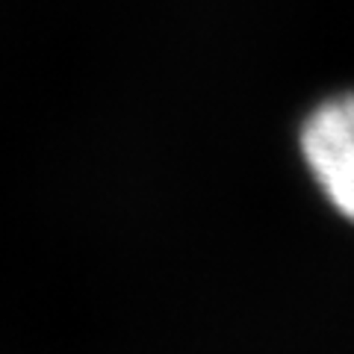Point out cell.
Returning <instances> with one entry per match:
<instances>
[{"label":"cell","mask_w":354,"mask_h":354,"mask_svg":"<svg viewBox=\"0 0 354 354\" xmlns=\"http://www.w3.org/2000/svg\"><path fill=\"white\" fill-rule=\"evenodd\" d=\"M301 148L330 204L354 221V95L334 97L307 118Z\"/></svg>","instance_id":"cell-1"}]
</instances>
